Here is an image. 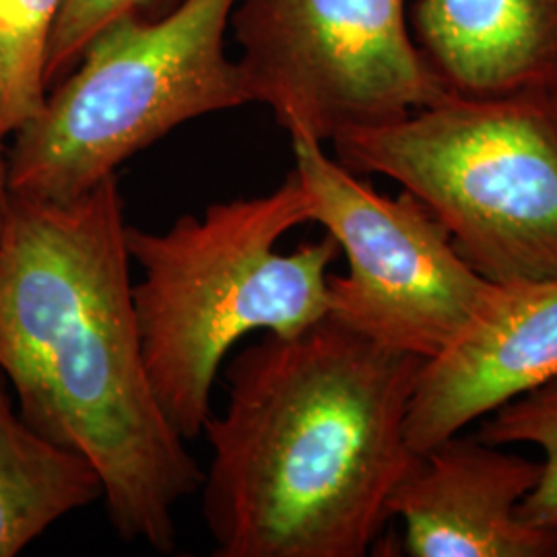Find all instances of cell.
Listing matches in <instances>:
<instances>
[{
  "label": "cell",
  "instance_id": "cell-1",
  "mask_svg": "<svg viewBox=\"0 0 557 557\" xmlns=\"http://www.w3.org/2000/svg\"><path fill=\"white\" fill-rule=\"evenodd\" d=\"M126 230L116 176L71 202L9 197L0 372L32 430L94 465L120 537L168 554L202 471L145 366Z\"/></svg>",
  "mask_w": 557,
  "mask_h": 557
},
{
  "label": "cell",
  "instance_id": "cell-2",
  "mask_svg": "<svg viewBox=\"0 0 557 557\" xmlns=\"http://www.w3.org/2000/svg\"><path fill=\"white\" fill-rule=\"evenodd\" d=\"M421 366L331 317L238 354L227 407L202 428L213 448L200 483L213 554L366 556L418 460L405 421Z\"/></svg>",
  "mask_w": 557,
  "mask_h": 557
},
{
  "label": "cell",
  "instance_id": "cell-3",
  "mask_svg": "<svg viewBox=\"0 0 557 557\" xmlns=\"http://www.w3.org/2000/svg\"><path fill=\"white\" fill-rule=\"evenodd\" d=\"M312 221L296 172L269 195L215 202L163 232L126 230L143 358L165 418L184 440L213 416L221 361L248 335L292 337L329 317L331 234L292 252L278 239Z\"/></svg>",
  "mask_w": 557,
  "mask_h": 557
},
{
  "label": "cell",
  "instance_id": "cell-4",
  "mask_svg": "<svg viewBox=\"0 0 557 557\" xmlns=\"http://www.w3.org/2000/svg\"><path fill=\"white\" fill-rule=\"evenodd\" d=\"M236 0H180L165 15L110 23L13 135L9 193L71 202L180 124L252 103L225 54Z\"/></svg>",
  "mask_w": 557,
  "mask_h": 557
},
{
  "label": "cell",
  "instance_id": "cell-5",
  "mask_svg": "<svg viewBox=\"0 0 557 557\" xmlns=\"http://www.w3.org/2000/svg\"><path fill=\"white\" fill-rule=\"evenodd\" d=\"M354 174L395 180L481 277H557V98H446L331 140Z\"/></svg>",
  "mask_w": 557,
  "mask_h": 557
},
{
  "label": "cell",
  "instance_id": "cell-6",
  "mask_svg": "<svg viewBox=\"0 0 557 557\" xmlns=\"http://www.w3.org/2000/svg\"><path fill=\"white\" fill-rule=\"evenodd\" d=\"M312 221L337 239L345 275H329V317L388 349L423 361L457 345L499 285L458 255L432 211L413 195L386 197L326 156L322 143L289 133Z\"/></svg>",
  "mask_w": 557,
  "mask_h": 557
},
{
  "label": "cell",
  "instance_id": "cell-7",
  "mask_svg": "<svg viewBox=\"0 0 557 557\" xmlns=\"http://www.w3.org/2000/svg\"><path fill=\"white\" fill-rule=\"evenodd\" d=\"M230 25L250 100L322 145L450 94L411 38L407 0H236Z\"/></svg>",
  "mask_w": 557,
  "mask_h": 557
},
{
  "label": "cell",
  "instance_id": "cell-8",
  "mask_svg": "<svg viewBox=\"0 0 557 557\" xmlns=\"http://www.w3.org/2000/svg\"><path fill=\"white\" fill-rule=\"evenodd\" d=\"M541 462L462 432L419 455L388 499L413 557H557V537L518 515Z\"/></svg>",
  "mask_w": 557,
  "mask_h": 557
},
{
  "label": "cell",
  "instance_id": "cell-9",
  "mask_svg": "<svg viewBox=\"0 0 557 557\" xmlns=\"http://www.w3.org/2000/svg\"><path fill=\"white\" fill-rule=\"evenodd\" d=\"M557 379V277L499 285L478 324L423 361L405 421L423 455L498 407Z\"/></svg>",
  "mask_w": 557,
  "mask_h": 557
},
{
  "label": "cell",
  "instance_id": "cell-10",
  "mask_svg": "<svg viewBox=\"0 0 557 557\" xmlns=\"http://www.w3.org/2000/svg\"><path fill=\"white\" fill-rule=\"evenodd\" d=\"M413 27L450 94L557 98V0H418Z\"/></svg>",
  "mask_w": 557,
  "mask_h": 557
},
{
  "label": "cell",
  "instance_id": "cell-11",
  "mask_svg": "<svg viewBox=\"0 0 557 557\" xmlns=\"http://www.w3.org/2000/svg\"><path fill=\"white\" fill-rule=\"evenodd\" d=\"M101 496L94 465L32 430L0 372V557L17 556L60 518Z\"/></svg>",
  "mask_w": 557,
  "mask_h": 557
},
{
  "label": "cell",
  "instance_id": "cell-12",
  "mask_svg": "<svg viewBox=\"0 0 557 557\" xmlns=\"http://www.w3.org/2000/svg\"><path fill=\"white\" fill-rule=\"evenodd\" d=\"M66 0H0V131L13 137L48 98V48Z\"/></svg>",
  "mask_w": 557,
  "mask_h": 557
},
{
  "label": "cell",
  "instance_id": "cell-13",
  "mask_svg": "<svg viewBox=\"0 0 557 557\" xmlns=\"http://www.w3.org/2000/svg\"><path fill=\"white\" fill-rule=\"evenodd\" d=\"M478 436L496 446L531 444L543 450L537 483L520 502L518 515L557 537V379L483 418Z\"/></svg>",
  "mask_w": 557,
  "mask_h": 557
},
{
  "label": "cell",
  "instance_id": "cell-14",
  "mask_svg": "<svg viewBox=\"0 0 557 557\" xmlns=\"http://www.w3.org/2000/svg\"><path fill=\"white\" fill-rule=\"evenodd\" d=\"M168 4L170 0H66L48 48V89H52L62 77H66V73L73 71L89 41L103 27L131 15L153 17L158 7Z\"/></svg>",
  "mask_w": 557,
  "mask_h": 557
},
{
  "label": "cell",
  "instance_id": "cell-15",
  "mask_svg": "<svg viewBox=\"0 0 557 557\" xmlns=\"http://www.w3.org/2000/svg\"><path fill=\"white\" fill-rule=\"evenodd\" d=\"M4 133L0 131V230L4 223V215H7V207H9V180H7V151H4Z\"/></svg>",
  "mask_w": 557,
  "mask_h": 557
}]
</instances>
